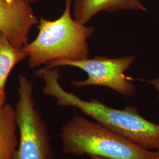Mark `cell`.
<instances>
[{
  "instance_id": "6da1fadb",
  "label": "cell",
  "mask_w": 159,
  "mask_h": 159,
  "mask_svg": "<svg viewBox=\"0 0 159 159\" xmlns=\"http://www.w3.org/2000/svg\"><path fill=\"white\" fill-rule=\"evenodd\" d=\"M36 74L44 81L43 93L55 98L59 107L78 108L97 123L141 147L159 150V125L144 119L136 107L128 106L124 109H116L96 99L86 101L65 91L59 83L58 68L43 67L37 70Z\"/></svg>"
},
{
  "instance_id": "7a4b0ae2",
  "label": "cell",
  "mask_w": 159,
  "mask_h": 159,
  "mask_svg": "<svg viewBox=\"0 0 159 159\" xmlns=\"http://www.w3.org/2000/svg\"><path fill=\"white\" fill-rule=\"evenodd\" d=\"M71 2L72 0H66L63 14L56 20L40 18L37 37L21 49L27 54L30 68L59 60H79L89 56L87 40L94 30L72 18Z\"/></svg>"
},
{
  "instance_id": "3957f363",
  "label": "cell",
  "mask_w": 159,
  "mask_h": 159,
  "mask_svg": "<svg viewBox=\"0 0 159 159\" xmlns=\"http://www.w3.org/2000/svg\"><path fill=\"white\" fill-rule=\"evenodd\" d=\"M62 150L74 156H97L110 159H157L156 152L141 147L95 121L77 116L60 133Z\"/></svg>"
},
{
  "instance_id": "277c9868",
  "label": "cell",
  "mask_w": 159,
  "mask_h": 159,
  "mask_svg": "<svg viewBox=\"0 0 159 159\" xmlns=\"http://www.w3.org/2000/svg\"><path fill=\"white\" fill-rule=\"evenodd\" d=\"M18 100L15 109L19 140L12 159H53L54 152L47 127L36 109L33 83L19 76Z\"/></svg>"
},
{
  "instance_id": "5b68a950",
  "label": "cell",
  "mask_w": 159,
  "mask_h": 159,
  "mask_svg": "<svg viewBox=\"0 0 159 159\" xmlns=\"http://www.w3.org/2000/svg\"><path fill=\"white\" fill-rule=\"evenodd\" d=\"M135 57L110 58L96 56L93 58H85L79 60H59L46 65L47 69L60 66H71L83 70L87 74V79L73 81L71 84L77 88L92 85L104 86L125 97L132 96L136 92L135 86L127 78L125 72L130 67Z\"/></svg>"
},
{
  "instance_id": "8992f818",
  "label": "cell",
  "mask_w": 159,
  "mask_h": 159,
  "mask_svg": "<svg viewBox=\"0 0 159 159\" xmlns=\"http://www.w3.org/2000/svg\"><path fill=\"white\" fill-rule=\"evenodd\" d=\"M39 22L25 0H0V33L18 49L29 43L30 31Z\"/></svg>"
},
{
  "instance_id": "52a82bcc",
  "label": "cell",
  "mask_w": 159,
  "mask_h": 159,
  "mask_svg": "<svg viewBox=\"0 0 159 159\" xmlns=\"http://www.w3.org/2000/svg\"><path fill=\"white\" fill-rule=\"evenodd\" d=\"M118 10L147 11L148 9L140 0H75L73 6L74 20L84 25L100 12Z\"/></svg>"
},
{
  "instance_id": "ba28073f",
  "label": "cell",
  "mask_w": 159,
  "mask_h": 159,
  "mask_svg": "<svg viewBox=\"0 0 159 159\" xmlns=\"http://www.w3.org/2000/svg\"><path fill=\"white\" fill-rule=\"evenodd\" d=\"M15 109L10 104L0 107V159H12L18 139Z\"/></svg>"
},
{
  "instance_id": "9c48e42d",
  "label": "cell",
  "mask_w": 159,
  "mask_h": 159,
  "mask_svg": "<svg viewBox=\"0 0 159 159\" xmlns=\"http://www.w3.org/2000/svg\"><path fill=\"white\" fill-rule=\"evenodd\" d=\"M27 54L21 49L12 45L6 35L0 33V96L6 103V86L12 69L25 58Z\"/></svg>"
},
{
  "instance_id": "30bf717a",
  "label": "cell",
  "mask_w": 159,
  "mask_h": 159,
  "mask_svg": "<svg viewBox=\"0 0 159 159\" xmlns=\"http://www.w3.org/2000/svg\"><path fill=\"white\" fill-rule=\"evenodd\" d=\"M146 83H148V84H150L151 85H153L154 88L156 89V90L159 93V77H157L156 78L152 79L149 80L148 81H146Z\"/></svg>"
},
{
  "instance_id": "8fae6325",
  "label": "cell",
  "mask_w": 159,
  "mask_h": 159,
  "mask_svg": "<svg viewBox=\"0 0 159 159\" xmlns=\"http://www.w3.org/2000/svg\"><path fill=\"white\" fill-rule=\"evenodd\" d=\"M89 159H110L97 156H89Z\"/></svg>"
},
{
  "instance_id": "7c38bea8",
  "label": "cell",
  "mask_w": 159,
  "mask_h": 159,
  "mask_svg": "<svg viewBox=\"0 0 159 159\" xmlns=\"http://www.w3.org/2000/svg\"><path fill=\"white\" fill-rule=\"evenodd\" d=\"M25 1L29 2L30 4H35V3L39 2L41 0H25Z\"/></svg>"
},
{
  "instance_id": "4fadbf2b",
  "label": "cell",
  "mask_w": 159,
  "mask_h": 159,
  "mask_svg": "<svg viewBox=\"0 0 159 159\" xmlns=\"http://www.w3.org/2000/svg\"><path fill=\"white\" fill-rule=\"evenodd\" d=\"M5 104H6V103H4V102H2V100L1 99V97L0 96V107H2V106H3Z\"/></svg>"
},
{
  "instance_id": "5bb4252c",
  "label": "cell",
  "mask_w": 159,
  "mask_h": 159,
  "mask_svg": "<svg viewBox=\"0 0 159 159\" xmlns=\"http://www.w3.org/2000/svg\"><path fill=\"white\" fill-rule=\"evenodd\" d=\"M156 153H157V159H159V150L156 151Z\"/></svg>"
}]
</instances>
